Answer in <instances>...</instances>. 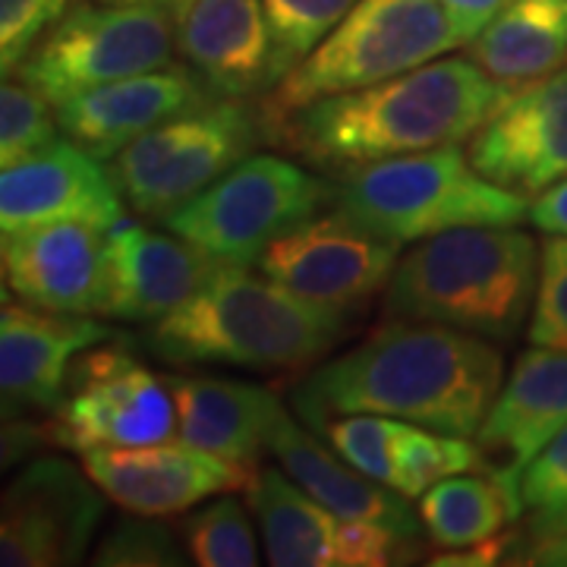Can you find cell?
<instances>
[{
	"mask_svg": "<svg viewBox=\"0 0 567 567\" xmlns=\"http://www.w3.org/2000/svg\"><path fill=\"white\" fill-rule=\"evenodd\" d=\"M511 565H546V567H567V536L548 539V543H533L514 551Z\"/></svg>",
	"mask_w": 567,
	"mask_h": 567,
	"instance_id": "39",
	"label": "cell"
},
{
	"mask_svg": "<svg viewBox=\"0 0 567 567\" xmlns=\"http://www.w3.org/2000/svg\"><path fill=\"white\" fill-rule=\"evenodd\" d=\"M524 511L520 486L514 476L457 473L429 486L416 498L423 533L439 548H466L498 536Z\"/></svg>",
	"mask_w": 567,
	"mask_h": 567,
	"instance_id": "26",
	"label": "cell"
},
{
	"mask_svg": "<svg viewBox=\"0 0 567 567\" xmlns=\"http://www.w3.org/2000/svg\"><path fill=\"white\" fill-rule=\"evenodd\" d=\"M334 189L297 162L262 152L234 164L162 221L215 262L259 265L278 237L334 203Z\"/></svg>",
	"mask_w": 567,
	"mask_h": 567,
	"instance_id": "7",
	"label": "cell"
},
{
	"mask_svg": "<svg viewBox=\"0 0 567 567\" xmlns=\"http://www.w3.org/2000/svg\"><path fill=\"white\" fill-rule=\"evenodd\" d=\"M281 80L322 44L357 0H262Z\"/></svg>",
	"mask_w": 567,
	"mask_h": 567,
	"instance_id": "31",
	"label": "cell"
},
{
	"mask_svg": "<svg viewBox=\"0 0 567 567\" xmlns=\"http://www.w3.org/2000/svg\"><path fill=\"white\" fill-rule=\"evenodd\" d=\"M58 107L29 82L3 80L0 89V164H17L58 140Z\"/></svg>",
	"mask_w": 567,
	"mask_h": 567,
	"instance_id": "33",
	"label": "cell"
},
{
	"mask_svg": "<svg viewBox=\"0 0 567 567\" xmlns=\"http://www.w3.org/2000/svg\"><path fill=\"white\" fill-rule=\"evenodd\" d=\"M470 58L507 85H524L565 70L567 0H511L470 41Z\"/></svg>",
	"mask_w": 567,
	"mask_h": 567,
	"instance_id": "25",
	"label": "cell"
},
{
	"mask_svg": "<svg viewBox=\"0 0 567 567\" xmlns=\"http://www.w3.org/2000/svg\"><path fill=\"white\" fill-rule=\"evenodd\" d=\"M406 423L382 413H344L319 429L324 442L334 447L347 464L372 476L375 483L398 488V445Z\"/></svg>",
	"mask_w": 567,
	"mask_h": 567,
	"instance_id": "30",
	"label": "cell"
},
{
	"mask_svg": "<svg viewBox=\"0 0 567 567\" xmlns=\"http://www.w3.org/2000/svg\"><path fill=\"white\" fill-rule=\"evenodd\" d=\"M275 567H341V517L319 505L281 466H259L244 488Z\"/></svg>",
	"mask_w": 567,
	"mask_h": 567,
	"instance_id": "24",
	"label": "cell"
},
{
	"mask_svg": "<svg viewBox=\"0 0 567 567\" xmlns=\"http://www.w3.org/2000/svg\"><path fill=\"white\" fill-rule=\"evenodd\" d=\"M126 218V199L102 158L66 136L0 174V227L3 234L32 224H92L111 230Z\"/></svg>",
	"mask_w": 567,
	"mask_h": 567,
	"instance_id": "15",
	"label": "cell"
},
{
	"mask_svg": "<svg viewBox=\"0 0 567 567\" xmlns=\"http://www.w3.org/2000/svg\"><path fill=\"white\" fill-rule=\"evenodd\" d=\"M70 7L73 0H0V66L7 76Z\"/></svg>",
	"mask_w": 567,
	"mask_h": 567,
	"instance_id": "35",
	"label": "cell"
},
{
	"mask_svg": "<svg viewBox=\"0 0 567 567\" xmlns=\"http://www.w3.org/2000/svg\"><path fill=\"white\" fill-rule=\"evenodd\" d=\"M344 309L309 303L252 265H221L174 312L148 324L145 347L171 365L293 372L341 341Z\"/></svg>",
	"mask_w": 567,
	"mask_h": 567,
	"instance_id": "3",
	"label": "cell"
},
{
	"mask_svg": "<svg viewBox=\"0 0 567 567\" xmlns=\"http://www.w3.org/2000/svg\"><path fill=\"white\" fill-rule=\"evenodd\" d=\"M502 382L505 357L488 338L391 316L360 344L316 365L290 391V406L316 432L344 413H382L476 439Z\"/></svg>",
	"mask_w": 567,
	"mask_h": 567,
	"instance_id": "1",
	"label": "cell"
},
{
	"mask_svg": "<svg viewBox=\"0 0 567 567\" xmlns=\"http://www.w3.org/2000/svg\"><path fill=\"white\" fill-rule=\"evenodd\" d=\"M464 48L442 0H357L334 32L265 92V136L306 104L394 80Z\"/></svg>",
	"mask_w": 567,
	"mask_h": 567,
	"instance_id": "5",
	"label": "cell"
},
{
	"mask_svg": "<svg viewBox=\"0 0 567 567\" xmlns=\"http://www.w3.org/2000/svg\"><path fill=\"white\" fill-rule=\"evenodd\" d=\"M334 203L401 246L454 227H507L529 218L527 196L483 177L461 145L360 167L341 177Z\"/></svg>",
	"mask_w": 567,
	"mask_h": 567,
	"instance_id": "6",
	"label": "cell"
},
{
	"mask_svg": "<svg viewBox=\"0 0 567 567\" xmlns=\"http://www.w3.org/2000/svg\"><path fill=\"white\" fill-rule=\"evenodd\" d=\"M539 246L517 224L454 227L401 252L385 287V312L514 341L533 312Z\"/></svg>",
	"mask_w": 567,
	"mask_h": 567,
	"instance_id": "4",
	"label": "cell"
},
{
	"mask_svg": "<svg viewBox=\"0 0 567 567\" xmlns=\"http://www.w3.org/2000/svg\"><path fill=\"white\" fill-rule=\"evenodd\" d=\"M114 331L92 316L54 312L13 300L0 306V391L7 413H51L66 394L80 353L111 341Z\"/></svg>",
	"mask_w": 567,
	"mask_h": 567,
	"instance_id": "16",
	"label": "cell"
},
{
	"mask_svg": "<svg viewBox=\"0 0 567 567\" xmlns=\"http://www.w3.org/2000/svg\"><path fill=\"white\" fill-rule=\"evenodd\" d=\"M316 435L309 432L303 420H293L284 410V416L271 432L268 454L278 461V466L293 483H300L319 505L338 514L341 520L382 524L406 539H416L423 520L420 514L410 511L406 505L410 498L347 464L334 447H324Z\"/></svg>",
	"mask_w": 567,
	"mask_h": 567,
	"instance_id": "23",
	"label": "cell"
},
{
	"mask_svg": "<svg viewBox=\"0 0 567 567\" xmlns=\"http://www.w3.org/2000/svg\"><path fill=\"white\" fill-rule=\"evenodd\" d=\"M177 54L174 13L162 7L73 3L17 66V76L48 102L171 66Z\"/></svg>",
	"mask_w": 567,
	"mask_h": 567,
	"instance_id": "9",
	"label": "cell"
},
{
	"mask_svg": "<svg viewBox=\"0 0 567 567\" xmlns=\"http://www.w3.org/2000/svg\"><path fill=\"white\" fill-rule=\"evenodd\" d=\"M514 89L473 58H439L394 80L306 104L268 140L328 177H347L369 164L473 140Z\"/></svg>",
	"mask_w": 567,
	"mask_h": 567,
	"instance_id": "2",
	"label": "cell"
},
{
	"mask_svg": "<svg viewBox=\"0 0 567 567\" xmlns=\"http://www.w3.org/2000/svg\"><path fill=\"white\" fill-rule=\"evenodd\" d=\"M212 99L218 95L205 85L203 76H196L186 63L174 61L162 70L107 82L58 104V123L66 140L82 145L95 158L111 162L142 133Z\"/></svg>",
	"mask_w": 567,
	"mask_h": 567,
	"instance_id": "20",
	"label": "cell"
},
{
	"mask_svg": "<svg viewBox=\"0 0 567 567\" xmlns=\"http://www.w3.org/2000/svg\"><path fill=\"white\" fill-rule=\"evenodd\" d=\"M476 171L536 199L567 177V66L514 89L466 148Z\"/></svg>",
	"mask_w": 567,
	"mask_h": 567,
	"instance_id": "14",
	"label": "cell"
},
{
	"mask_svg": "<svg viewBox=\"0 0 567 567\" xmlns=\"http://www.w3.org/2000/svg\"><path fill=\"white\" fill-rule=\"evenodd\" d=\"M252 507L237 492H221L196 505L181 520L183 546L189 561L199 567H256L259 539Z\"/></svg>",
	"mask_w": 567,
	"mask_h": 567,
	"instance_id": "27",
	"label": "cell"
},
{
	"mask_svg": "<svg viewBox=\"0 0 567 567\" xmlns=\"http://www.w3.org/2000/svg\"><path fill=\"white\" fill-rule=\"evenodd\" d=\"M177 406L164 382L123 344L92 347L73 363L66 394L39 425L41 442L58 451L152 445L174 439Z\"/></svg>",
	"mask_w": 567,
	"mask_h": 567,
	"instance_id": "10",
	"label": "cell"
},
{
	"mask_svg": "<svg viewBox=\"0 0 567 567\" xmlns=\"http://www.w3.org/2000/svg\"><path fill=\"white\" fill-rule=\"evenodd\" d=\"M174 41L218 99H252L281 82L262 0H186L174 10Z\"/></svg>",
	"mask_w": 567,
	"mask_h": 567,
	"instance_id": "17",
	"label": "cell"
},
{
	"mask_svg": "<svg viewBox=\"0 0 567 567\" xmlns=\"http://www.w3.org/2000/svg\"><path fill=\"white\" fill-rule=\"evenodd\" d=\"M104 498L85 466L54 454L35 457L0 498V565H80L104 520Z\"/></svg>",
	"mask_w": 567,
	"mask_h": 567,
	"instance_id": "11",
	"label": "cell"
},
{
	"mask_svg": "<svg viewBox=\"0 0 567 567\" xmlns=\"http://www.w3.org/2000/svg\"><path fill=\"white\" fill-rule=\"evenodd\" d=\"M186 546L181 529L162 524V517L133 514L121 517L107 529L99 548L92 551V565L99 567H181L186 565Z\"/></svg>",
	"mask_w": 567,
	"mask_h": 567,
	"instance_id": "32",
	"label": "cell"
},
{
	"mask_svg": "<svg viewBox=\"0 0 567 567\" xmlns=\"http://www.w3.org/2000/svg\"><path fill=\"white\" fill-rule=\"evenodd\" d=\"M215 268V259L177 234H162L123 218L107 230L99 316L130 324L158 322L186 303Z\"/></svg>",
	"mask_w": 567,
	"mask_h": 567,
	"instance_id": "18",
	"label": "cell"
},
{
	"mask_svg": "<svg viewBox=\"0 0 567 567\" xmlns=\"http://www.w3.org/2000/svg\"><path fill=\"white\" fill-rule=\"evenodd\" d=\"M401 252V244L334 208L278 237L262 252L259 268L309 303L350 312L385 290Z\"/></svg>",
	"mask_w": 567,
	"mask_h": 567,
	"instance_id": "12",
	"label": "cell"
},
{
	"mask_svg": "<svg viewBox=\"0 0 567 567\" xmlns=\"http://www.w3.org/2000/svg\"><path fill=\"white\" fill-rule=\"evenodd\" d=\"M262 136L246 99H212L142 133L107 167L136 215L164 218L249 158Z\"/></svg>",
	"mask_w": 567,
	"mask_h": 567,
	"instance_id": "8",
	"label": "cell"
},
{
	"mask_svg": "<svg viewBox=\"0 0 567 567\" xmlns=\"http://www.w3.org/2000/svg\"><path fill=\"white\" fill-rule=\"evenodd\" d=\"M442 3L447 7V13H451V20L457 25L464 44H470L486 29L488 22L505 10L511 0H442Z\"/></svg>",
	"mask_w": 567,
	"mask_h": 567,
	"instance_id": "37",
	"label": "cell"
},
{
	"mask_svg": "<svg viewBox=\"0 0 567 567\" xmlns=\"http://www.w3.org/2000/svg\"><path fill=\"white\" fill-rule=\"evenodd\" d=\"M177 406V435L244 470H259L287 406L271 388L221 375H164Z\"/></svg>",
	"mask_w": 567,
	"mask_h": 567,
	"instance_id": "22",
	"label": "cell"
},
{
	"mask_svg": "<svg viewBox=\"0 0 567 567\" xmlns=\"http://www.w3.org/2000/svg\"><path fill=\"white\" fill-rule=\"evenodd\" d=\"M95 3H117V7H162V10H177L186 0H95Z\"/></svg>",
	"mask_w": 567,
	"mask_h": 567,
	"instance_id": "40",
	"label": "cell"
},
{
	"mask_svg": "<svg viewBox=\"0 0 567 567\" xmlns=\"http://www.w3.org/2000/svg\"><path fill=\"white\" fill-rule=\"evenodd\" d=\"M82 466L107 502L126 514L152 517L186 514L221 492H240L252 480V470L230 464L183 435L152 445L85 451Z\"/></svg>",
	"mask_w": 567,
	"mask_h": 567,
	"instance_id": "13",
	"label": "cell"
},
{
	"mask_svg": "<svg viewBox=\"0 0 567 567\" xmlns=\"http://www.w3.org/2000/svg\"><path fill=\"white\" fill-rule=\"evenodd\" d=\"M488 470L480 442L473 445L466 435H451L439 429L406 423L398 445V492L404 498H420L425 488L457 473Z\"/></svg>",
	"mask_w": 567,
	"mask_h": 567,
	"instance_id": "28",
	"label": "cell"
},
{
	"mask_svg": "<svg viewBox=\"0 0 567 567\" xmlns=\"http://www.w3.org/2000/svg\"><path fill=\"white\" fill-rule=\"evenodd\" d=\"M107 230L92 224H32L3 234V287L22 303L99 316Z\"/></svg>",
	"mask_w": 567,
	"mask_h": 567,
	"instance_id": "19",
	"label": "cell"
},
{
	"mask_svg": "<svg viewBox=\"0 0 567 567\" xmlns=\"http://www.w3.org/2000/svg\"><path fill=\"white\" fill-rule=\"evenodd\" d=\"M529 344L567 353V237L548 234L539 252V284L527 324Z\"/></svg>",
	"mask_w": 567,
	"mask_h": 567,
	"instance_id": "34",
	"label": "cell"
},
{
	"mask_svg": "<svg viewBox=\"0 0 567 567\" xmlns=\"http://www.w3.org/2000/svg\"><path fill=\"white\" fill-rule=\"evenodd\" d=\"M517 486L524 511H529V520L527 529L517 533L514 551L567 536V425L520 470Z\"/></svg>",
	"mask_w": 567,
	"mask_h": 567,
	"instance_id": "29",
	"label": "cell"
},
{
	"mask_svg": "<svg viewBox=\"0 0 567 567\" xmlns=\"http://www.w3.org/2000/svg\"><path fill=\"white\" fill-rule=\"evenodd\" d=\"M514 543H517V533H514V529H502L498 536H492V539H483V543H476V546L451 548V555H439V558H432L429 565H442V567H492V565H502V561H511L507 555L514 551Z\"/></svg>",
	"mask_w": 567,
	"mask_h": 567,
	"instance_id": "36",
	"label": "cell"
},
{
	"mask_svg": "<svg viewBox=\"0 0 567 567\" xmlns=\"http://www.w3.org/2000/svg\"><path fill=\"white\" fill-rule=\"evenodd\" d=\"M529 221L539 227L543 234H558L567 237V177L548 186L546 193H539L529 205Z\"/></svg>",
	"mask_w": 567,
	"mask_h": 567,
	"instance_id": "38",
	"label": "cell"
},
{
	"mask_svg": "<svg viewBox=\"0 0 567 567\" xmlns=\"http://www.w3.org/2000/svg\"><path fill=\"white\" fill-rule=\"evenodd\" d=\"M567 425V353L533 344L517 357L476 432L492 473L520 470Z\"/></svg>",
	"mask_w": 567,
	"mask_h": 567,
	"instance_id": "21",
	"label": "cell"
}]
</instances>
